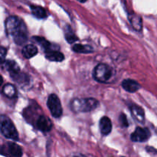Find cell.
I'll use <instances>...</instances> for the list:
<instances>
[{"label": "cell", "instance_id": "2", "mask_svg": "<svg viewBox=\"0 0 157 157\" xmlns=\"http://www.w3.org/2000/svg\"><path fill=\"white\" fill-rule=\"evenodd\" d=\"M98 104L99 103L94 98H76L71 102V108L76 113H84L94 110Z\"/></svg>", "mask_w": 157, "mask_h": 157}, {"label": "cell", "instance_id": "8", "mask_svg": "<svg viewBox=\"0 0 157 157\" xmlns=\"http://www.w3.org/2000/svg\"><path fill=\"white\" fill-rule=\"evenodd\" d=\"M37 127L42 132H48L52 130L53 124L50 119L44 116H40L37 121Z\"/></svg>", "mask_w": 157, "mask_h": 157}, {"label": "cell", "instance_id": "12", "mask_svg": "<svg viewBox=\"0 0 157 157\" xmlns=\"http://www.w3.org/2000/svg\"><path fill=\"white\" fill-rule=\"evenodd\" d=\"M45 58L50 61H55V62H60L64 59V55L56 50L46 52Z\"/></svg>", "mask_w": 157, "mask_h": 157}, {"label": "cell", "instance_id": "20", "mask_svg": "<svg viewBox=\"0 0 157 157\" xmlns=\"http://www.w3.org/2000/svg\"><path fill=\"white\" fill-rule=\"evenodd\" d=\"M35 41H36V42H38V44L41 46H42L44 49H45L46 52H49V51H53L52 49V44L49 42L48 41L45 39V38H42V37H38V36H34L33 38Z\"/></svg>", "mask_w": 157, "mask_h": 157}, {"label": "cell", "instance_id": "26", "mask_svg": "<svg viewBox=\"0 0 157 157\" xmlns=\"http://www.w3.org/2000/svg\"><path fill=\"white\" fill-rule=\"evenodd\" d=\"M77 1L80 2H81V3H84V2H87V0H77Z\"/></svg>", "mask_w": 157, "mask_h": 157}, {"label": "cell", "instance_id": "11", "mask_svg": "<svg viewBox=\"0 0 157 157\" xmlns=\"http://www.w3.org/2000/svg\"><path fill=\"white\" fill-rule=\"evenodd\" d=\"M100 130L101 133L104 136H107L111 132L112 124L111 121L107 117H104L100 121Z\"/></svg>", "mask_w": 157, "mask_h": 157}, {"label": "cell", "instance_id": "18", "mask_svg": "<svg viewBox=\"0 0 157 157\" xmlns=\"http://www.w3.org/2000/svg\"><path fill=\"white\" fill-rule=\"evenodd\" d=\"M65 39L67 40V42L70 43V44L75 43V41H77L78 40V37H77L76 35L74 33L71 28L68 25L66 26L65 28Z\"/></svg>", "mask_w": 157, "mask_h": 157}, {"label": "cell", "instance_id": "14", "mask_svg": "<svg viewBox=\"0 0 157 157\" xmlns=\"http://www.w3.org/2000/svg\"><path fill=\"white\" fill-rule=\"evenodd\" d=\"M38 53V48L33 44H27L22 49V55L25 58H31Z\"/></svg>", "mask_w": 157, "mask_h": 157}, {"label": "cell", "instance_id": "7", "mask_svg": "<svg viewBox=\"0 0 157 157\" xmlns=\"http://www.w3.org/2000/svg\"><path fill=\"white\" fill-rule=\"evenodd\" d=\"M150 137V132L147 128L136 127L131 134V140L133 142H145Z\"/></svg>", "mask_w": 157, "mask_h": 157}, {"label": "cell", "instance_id": "23", "mask_svg": "<svg viewBox=\"0 0 157 157\" xmlns=\"http://www.w3.org/2000/svg\"><path fill=\"white\" fill-rule=\"evenodd\" d=\"M6 53H7V51L6 48H5L2 46H0V63L3 62L5 61V58H6Z\"/></svg>", "mask_w": 157, "mask_h": 157}, {"label": "cell", "instance_id": "21", "mask_svg": "<svg viewBox=\"0 0 157 157\" xmlns=\"http://www.w3.org/2000/svg\"><path fill=\"white\" fill-rule=\"evenodd\" d=\"M12 78H13V80H15V81H18L19 83H25V82H29V78L25 74H23V73H18L17 75H13L12 76Z\"/></svg>", "mask_w": 157, "mask_h": 157}, {"label": "cell", "instance_id": "6", "mask_svg": "<svg viewBox=\"0 0 157 157\" xmlns=\"http://www.w3.org/2000/svg\"><path fill=\"white\" fill-rule=\"evenodd\" d=\"M48 107L54 117L58 118L62 115V107L61 101L56 94H51L47 101Z\"/></svg>", "mask_w": 157, "mask_h": 157}, {"label": "cell", "instance_id": "13", "mask_svg": "<svg viewBox=\"0 0 157 157\" xmlns=\"http://www.w3.org/2000/svg\"><path fill=\"white\" fill-rule=\"evenodd\" d=\"M5 67H6V70L10 73L11 77L20 73V67H18V64L12 60L6 61L5 63Z\"/></svg>", "mask_w": 157, "mask_h": 157}, {"label": "cell", "instance_id": "22", "mask_svg": "<svg viewBox=\"0 0 157 157\" xmlns=\"http://www.w3.org/2000/svg\"><path fill=\"white\" fill-rule=\"evenodd\" d=\"M119 122L123 127H127L129 126L128 121H127V117H126V115L124 114V113H121V114L120 115Z\"/></svg>", "mask_w": 157, "mask_h": 157}, {"label": "cell", "instance_id": "1", "mask_svg": "<svg viewBox=\"0 0 157 157\" xmlns=\"http://www.w3.org/2000/svg\"><path fill=\"white\" fill-rule=\"evenodd\" d=\"M6 30L8 35L15 37L17 35L28 33L27 28L24 21L17 16H10L6 21Z\"/></svg>", "mask_w": 157, "mask_h": 157}, {"label": "cell", "instance_id": "5", "mask_svg": "<svg viewBox=\"0 0 157 157\" xmlns=\"http://www.w3.org/2000/svg\"><path fill=\"white\" fill-rule=\"evenodd\" d=\"M0 154L6 157H21L22 150L16 144L8 142L0 147Z\"/></svg>", "mask_w": 157, "mask_h": 157}, {"label": "cell", "instance_id": "25", "mask_svg": "<svg viewBox=\"0 0 157 157\" xmlns=\"http://www.w3.org/2000/svg\"><path fill=\"white\" fill-rule=\"evenodd\" d=\"M74 157H87V156H84V155H82V154H78V155H76V156H75Z\"/></svg>", "mask_w": 157, "mask_h": 157}, {"label": "cell", "instance_id": "4", "mask_svg": "<svg viewBox=\"0 0 157 157\" xmlns=\"http://www.w3.org/2000/svg\"><path fill=\"white\" fill-rule=\"evenodd\" d=\"M93 76L94 78L98 82L105 83L111 78L112 70L107 64H99L95 67Z\"/></svg>", "mask_w": 157, "mask_h": 157}, {"label": "cell", "instance_id": "19", "mask_svg": "<svg viewBox=\"0 0 157 157\" xmlns=\"http://www.w3.org/2000/svg\"><path fill=\"white\" fill-rule=\"evenodd\" d=\"M2 92L6 97L9 98H12L16 95V90L15 87L12 84H7L3 87Z\"/></svg>", "mask_w": 157, "mask_h": 157}, {"label": "cell", "instance_id": "9", "mask_svg": "<svg viewBox=\"0 0 157 157\" xmlns=\"http://www.w3.org/2000/svg\"><path fill=\"white\" fill-rule=\"evenodd\" d=\"M130 112H131L132 117L139 123H144L145 121V113L142 107L133 104L130 107Z\"/></svg>", "mask_w": 157, "mask_h": 157}, {"label": "cell", "instance_id": "24", "mask_svg": "<svg viewBox=\"0 0 157 157\" xmlns=\"http://www.w3.org/2000/svg\"><path fill=\"white\" fill-rule=\"evenodd\" d=\"M2 83H3V78H2V77L1 75H0V86H1L2 84Z\"/></svg>", "mask_w": 157, "mask_h": 157}, {"label": "cell", "instance_id": "3", "mask_svg": "<svg viewBox=\"0 0 157 157\" xmlns=\"http://www.w3.org/2000/svg\"><path fill=\"white\" fill-rule=\"evenodd\" d=\"M0 130L8 139L18 140V133L12 121L6 115L0 116Z\"/></svg>", "mask_w": 157, "mask_h": 157}, {"label": "cell", "instance_id": "17", "mask_svg": "<svg viewBox=\"0 0 157 157\" xmlns=\"http://www.w3.org/2000/svg\"><path fill=\"white\" fill-rule=\"evenodd\" d=\"M72 50L77 53H82V54H87L93 52V48L91 46L86 45V44H76L72 47Z\"/></svg>", "mask_w": 157, "mask_h": 157}, {"label": "cell", "instance_id": "16", "mask_svg": "<svg viewBox=\"0 0 157 157\" xmlns=\"http://www.w3.org/2000/svg\"><path fill=\"white\" fill-rule=\"evenodd\" d=\"M31 11H32V15L37 18H44L47 17V12L46 10L41 6H31Z\"/></svg>", "mask_w": 157, "mask_h": 157}, {"label": "cell", "instance_id": "15", "mask_svg": "<svg viewBox=\"0 0 157 157\" xmlns=\"http://www.w3.org/2000/svg\"><path fill=\"white\" fill-rule=\"evenodd\" d=\"M129 18H130L132 26H133L135 30L138 31V32L142 30L143 23L142 18H141L140 16L136 15V14H132V15H129Z\"/></svg>", "mask_w": 157, "mask_h": 157}, {"label": "cell", "instance_id": "10", "mask_svg": "<svg viewBox=\"0 0 157 157\" xmlns=\"http://www.w3.org/2000/svg\"><path fill=\"white\" fill-rule=\"evenodd\" d=\"M122 87L124 90L130 93H134L140 88L139 83L131 79H126L123 81Z\"/></svg>", "mask_w": 157, "mask_h": 157}]
</instances>
